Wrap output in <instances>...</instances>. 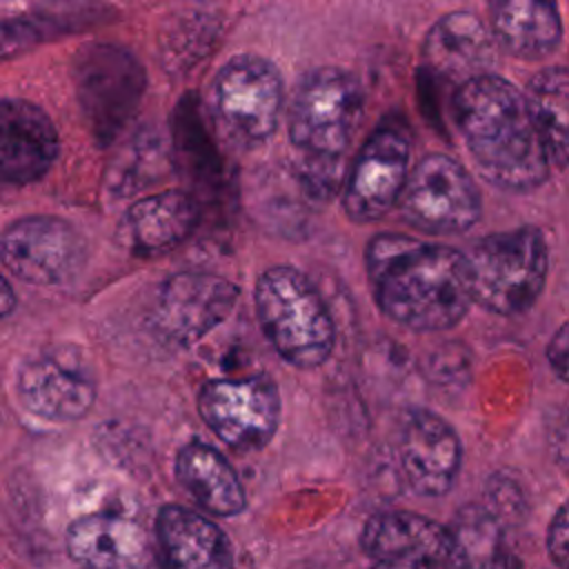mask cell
<instances>
[{"label": "cell", "instance_id": "6da1fadb", "mask_svg": "<svg viewBox=\"0 0 569 569\" xmlns=\"http://www.w3.org/2000/svg\"><path fill=\"white\" fill-rule=\"evenodd\" d=\"M380 311L411 331L456 327L471 305L465 253L405 233H378L365 251Z\"/></svg>", "mask_w": 569, "mask_h": 569}, {"label": "cell", "instance_id": "7a4b0ae2", "mask_svg": "<svg viewBox=\"0 0 569 569\" xmlns=\"http://www.w3.org/2000/svg\"><path fill=\"white\" fill-rule=\"evenodd\" d=\"M453 120L480 173L507 191H531L549 176V164L531 124L522 91L485 73L456 87Z\"/></svg>", "mask_w": 569, "mask_h": 569}, {"label": "cell", "instance_id": "3957f363", "mask_svg": "<svg viewBox=\"0 0 569 569\" xmlns=\"http://www.w3.org/2000/svg\"><path fill=\"white\" fill-rule=\"evenodd\" d=\"M362 113V89L342 69L322 67L307 73L289 109V140L302 180L333 191L345 151Z\"/></svg>", "mask_w": 569, "mask_h": 569}, {"label": "cell", "instance_id": "277c9868", "mask_svg": "<svg viewBox=\"0 0 569 569\" xmlns=\"http://www.w3.org/2000/svg\"><path fill=\"white\" fill-rule=\"evenodd\" d=\"M256 313L262 333L284 362L316 369L329 358L336 338L333 320L302 271L289 264L262 271L256 282Z\"/></svg>", "mask_w": 569, "mask_h": 569}, {"label": "cell", "instance_id": "5b68a950", "mask_svg": "<svg viewBox=\"0 0 569 569\" xmlns=\"http://www.w3.org/2000/svg\"><path fill=\"white\" fill-rule=\"evenodd\" d=\"M465 262L471 302L498 316H520L545 289L549 251L540 229L520 227L480 238Z\"/></svg>", "mask_w": 569, "mask_h": 569}, {"label": "cell", "instance_id": "8992f818", "mask_svg": "<svg viewBox=\"0 0 569 569\" xmlns=\"http://www.w3.org/2000/svg\"><path fill=\"white\" fill-rule=\"evenodd\" d=\"M73 82L93 138L107 144L138 111L144 93V69L127 49L93 42L78 49Z\"/></svg>", "mask_w": 569, "mask_h": 569}, {"label": "cell", "instance_id": "52a82bcc", "mask_svg": "<svg viewBox=\"0 0 569 569\" xmlns=\"http://www.w3.org/2000/svg\"><path fill=\"white\" fill-rule=\"evenodd\" d=\"M400 218L425 233H462L482 213V198L467 169L447 153H427L407 176L398 198Z\"/></svg>", "mask_w": 569, "mask_h": 569}, {"label": "cell", "instance_id": "ba28073f", "mask_svg": "<svg viewBox=\"0 0 569 569\" xmlns=\"http://www.w3.org/2000/svg\"><path fill=\"white\" fill-rule=\"evenodd\" d=\"M198 409L224 445L236 451H256L278 429L280 393L264 373L240 380H209L198 396Z\"/></svg>", "mask_w": 569, "mask_h": 569}, {"label": "cell", "instance_id": "9c48e42d", "mask_svg": "<svg viewBox=\"0 0 569 569\" xmlns=\"http://www.w3.org/2000/svg\"><path fill=\"white\" fill-rule=\"evenodd\" d=\"M213 104L220 122L242 142H264L278 127L282 78L260 56L229 60L213 80Z\"/></svg>", "mask_w": 569, "mask_h": 569}, {"label": "cell", "instance_id": "30bf717a", "mask_svg": "<svg viewBox=\"0 0 569 569\" xmlns=\"http://www.w3.org/2000/svg\"><path fill=\"white\" fill-rule=\"evenodd\" d=\"M409 138L396 124H380L356 156L342 193L345 213L360 224L385 218L407 182Z\"/></svg>", "mask_w": 569, "mask_h": 569}, {"label": "cell", "instance_id": "8fae6325", "mask_svg": "<svg viewBox=\"0 0 569 569\" xmlns=\"http://www.w3.org/2000/svg\"><path fill=\"white\" fill-rule=\"evenodd\" d=\"M7 269L31 284H60L84 262V240L64 220L29 216L7 227L0 238Z\"/></svg>", "mask_w": 569, "mask_h": 569}, {"label": "cell", "instance_id": "7c38bea8", "mask_svg": "<svg viewBox=\"0 0 569 569\" xmlns=\"http://www.w3.org/2000/svg\"><path fill=\"white\" fill-rule=\"evenodd\" d=\"M238 287L213 273L169 278L156 302V327L178 345H193L227 320L238 302Z\"/></svg>", "mask_w": 569, "mask_h": 569}, {"label": "cell", "instance_id": "4fadbf2b", "mask_svg": "<svg viewBox=\"0 0 569 569\" xmlns=\"http://www.w3.org/2000/svg\"><path fill=\"white\" fill-rule=\"evenodd\" d=\"M398 456L407 485L418 496L438 498L458 478L462 447L447 420L427 409H413L402 422Z\"/></svg>", "mask_w": 569, "mask_h": 569}, {"label": "cell", "instance_id": "5bb4252c", "mask_svg": "<svg viewBox=\"0 0 569 569\" xmlns=\"http://www.w3.org/2000/svg\"><path fill=\"white\" fill-rule=\"evenodd\" d=\"M18 396L38 418L69 422L89 411L96 400V382L78 356L42 353L20 369Z\"/></svg>", "mask_w": 569, "mask_h": 569}, {"label": "cell", "instance_id": "9a60e30c", "mask_svg": "<svg viewBox=\"0 0 569 569\" xmlns=\"http://www.w3.org/2000/svg\"><path fill=\"white\" fill-rule=\"evenodd\" d=\"M56 153V127L38 104L0 100V182L24 184L42 178Z\"/></svg>", "mask_w": 569, "mask_h": 569}, {"label": "cell", "instance_id": "2e32d148", "mask_svg": "<svg viewBox=\"0 0 569 569\" xmlns=\"http://www.w3.org/2000/svg\"><path fill=\"white\" fill-rule=\"evenodd\" d=\"M156 569H231L227 533L207 516L167 505L156 518Z\"/></svg>", "mask_w": 569, "mask_h": 569}, {"label": "cell", "instance_id": "e0dca14e", "mask_svg": "<svg viewBox=\"0 0 569 569\" xmlns=\"http://www.w3.org/2000/svg\"><path fill=\"white\" fill-rule=\"evenodd\" d=\"M360 545L376 562H418L438 569L449 551V531L413 511H380L365 522Z\"/></svg>", "mask_w": 569, "mask_h": 569}, {"label": "cell", "instance_id": "ac0fdd59", "mask_svg": "<svg viewBox=\"0 0 569 569\" xmlns=\"http://www.w3.org/2000/svg\"><path fill=\"white\" fill-rule=\"evenodd\" d=\"M67 551L84 569H140L149 553L147 531L131 518L91 513L67 529Z\"/></svg>", "mask_w": 569, "mask_h": 569}, {"label": "cell", "instance_id": "d6986e66", "mask_svg": "<svg viewBox=\"0 0 569 569\" xmlns=\"http://www.w3.org/2000/svg\"><path fill=\"white\" fill-rule=\"evenodd\" d=\"M425 60L456 87L489 73L493 47L485 24L469 11H453L440 18L425 40Z\"/></svg>", "mask_w": 569, "mask_h": 569}, {"label": "cell", "instance_id": "ffe728a7", "mask_svg": "<svg viewBox=\"0 0 569 569\" xmlns=\"http://www.w3.org/2000/svg\"><path fill=\"white\" fill-rule=\"evenodd\" d=\"M489 13L498 44L513 58L540 60L560 44L562 22L553 2L500 0Z\"/></svg>", "mask_w": 569, "mask_h": 569}, {"label": "cell", "instance_id": "44dd1931", "mask_svg": "<svg viewBox=\"0 0 569 569\" xmlns=\"http://www.w3.org/2000/svg\"><path fill=\"white\" fill-rule=\"evenodd\" d=\"M196 224V200L184 191L169 189L138 200L127 211L124 238L138 253H160L187 240Z\"/></svg>", "mask_w": 569, "mask_h": 569}, {"label": "cell", "instance_id": "7402d4cb", "mask_svg": "<svg viewBox=\"0 0 569 569\" xmlns=\"http://www.w3.org/2000/svg\"><path fill=\"white\" fill-rule=\"evenodd\" d=\"M176 478L213 516H236L247 505L242 482L233 467L220 451L204 442H189L178 451Z\"/></svg>", "mask_w": 569, "mask_h": 569}, {"label": "cell", "instance_id": "603a6c76", "mask_svg": "<svg viewBox=\"0 0 569 569\" xmlns=\"http://www.w3.org/2000/svg\"><path fill=\"white\" fill-rule=\"evenodd\" d=\"M525 102L549 167H569V67H545L531 76Z\"/></svg>", "mask_w": 569, "mask_h": 569}, {"label": "cell", "instance_id": "cb8c5ba5", "mask_svg": "<svg viewBox=\"0 0 569 569\" xmlns=\"http://www.w3.org/2000/svg\"><path fill=\"white\" fill-rule=\"evenodd\" d=\"M447 531L449 551L438 569H522L505 545L502 522L485 507L467 505Z\"/></svg>", "mask_w": 569, "mask_h": 569}, {"label": "cell", "instance_id": "d4e9b609", "mask_svg": "<svg viewBox=\"0 0 569 569\" xmlns=\"http://www.w3.org/2000/svg\"><path fill=\"white\" fill-rule=\"evenodd\" d=\"M547 551L560 569H569V500L558 507L549 522Z\"/></svg>", "mask_w": 569, "mask_h": 569}, {"label": "cell", "instance_id": "484cf974", "mask_svg": "<svg viewBox=\"0 0 569 569\" xmlns=\"http://www.w3.org/2000/svg\"><path fill=\"white\" fill-rule=\"evenodd\" d=\"M36 36V24L27 20H0V56L33 42Z\"/></svg>", "mask_w": 569, "mask_h": 569}, {"label": "cell", "instance_id": "4316f807", "mask_svg": "<svg viewBox=\"0 0 569 569\" xmlns=\"http://www.w3.org/2000/svg\"><path fill=\"white\" fill-rule=\"evenodd\" d=\"M547 360L556 376L569 382V322L560 325L547 345Z\"/></svg>", "mask_w": 569, "mask_h": 569}, {"label": "cell", "instance_id": "83f0119b", "mask_svg": "<svg viewBox=\"0 0 569 569\" xmlns=\"http://www.w3.org/2000/svg\"><path fill=\"white\" fill-rule=\"evenodd\" d=\"M13 307H16V293H13V289L9 287V282L0 276V318L7 316V313H11Z\"/></svg>", "mask_w": 569, "mask_h": 569}, {"label": "cell", "instance_id": "f1b7e54d", "mask_svg": "<svg viewBox=\"0 0 569 569\" xmlns=\"http://www.w3.org/2000/svg\"><path fill=\"white\" fill-rule=\"evenodd\" d=\"M371 569H431L418 562H376Z\"/></svg>", "mask_w": 569, "mask_h": 569}]
</instances>
